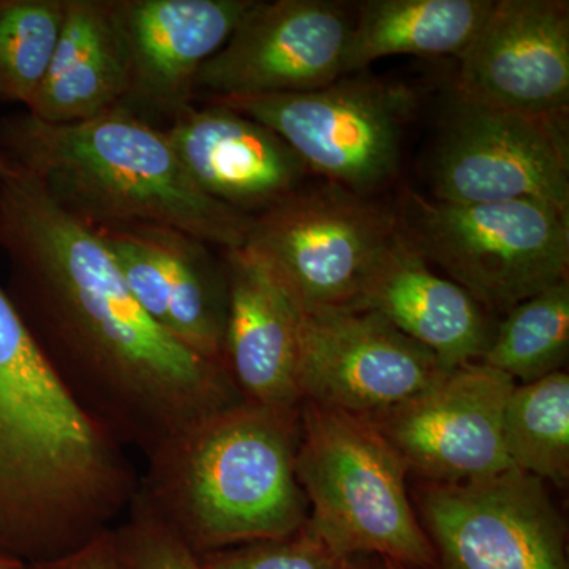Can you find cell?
Returning a JSON list of instances; mask_svg holds the SVG:
<instances>
[{
	"mask_svg": "<svg viewBox=\"0 0 569 569\" xmlns=\"http://www.w3.org/2000/svg\"><path fill=\"white\" fill-rule=\"evenodd\" d=\"M0 249L11 302L33 339L71 396L123 448L149 458L241 402L222 366L146 316L100 236L14 168L0 181Z\"/></svg>",
	"mask_w": 569,
	"mask_h": 569,
	"instance_id": "cell-1",
	"label": "cell"
},
{
	"mask_svg": "<svg viewBox=\"0 0 569 569\" xmlns=\"http://www.w3.org/2000/svg\"><path fill=\"white\" fill-rule=\"evenodd\" d=\"M129 452L71 396L0 288V550L40 567L114 530L140 492Z\"/></svg>",
	"mask_w": 569,
	"mask_h": 569,
	"instance_id": "cell-2",
	"label": "cell"
},
{
	"mask_svg": "<svg viewBox=\"0 0 569 569\" xmlns=\"http://www.w3.org/2000/svg\"><path fill=\"white\" fill-rule=\"evenodd\" d=\"M0 152L91 230L129 223L176 228L219 250L241 249L250 217L194 186L164 130L114 108L88 121L0 119Z\"/></svg>",
	"mask_w": 569,
	"mask_h": 569,
	"instance_id": "cell-3",
	"label": "cell"
},
{
	"mask_svg": "<svg viewBox=\"0 0 569 569\" xmlns=\"http://www.w3.org/2000/svg\"><path fill=\"white\" fill-rule=\"evenodd\" d=\"M296 413L241 400L201 419L146 458L138 497L198 556L293 537L309 519Z\"/></svg>",
	"mask_w": 569,
	"mask_h": 569,
	"instance_id": "cell-4",
	"label": "cell"
},
{
	"mask_svg": "<svg viewBox=\"0 0 569 569\" xmlns=\"http://www.w3.org/2000/svg\"><path fill=\"white\" fill-rule=\"evenodd\" d=\"M299 429L296 477L310 512L305 529L339 556L433 565L436 548L408 498L407 466L376 422L305 402Z\"/></svg>",
	"mask_w": 569,
	"mask_h": 569,
	"instance_id": "cell-5",
	"label": "cell"
},
{
	"mask_svg": "<svg viewBox=\"0 0 569 569\" xmlns=\"http://www.w3.org/2000/svg\"><path fill=\"white\" fill-rule=\"evenodd\" d=\"M396 213L408 244L488 312L568 280L569 213L552 206L455 203L407 189Z\"/></svg>",
	"mask_w": 569,
	"mask_h": 569,
	"instance_id": "cell-6",
	"label": "cell"
},
{
	"mask_svg": "<svg viewBox=\"0 0 569 569\" xmlns=\"http://www.w3.org/2000/svg\"><path fill=\"white\" fill-rule=\"evenodd\" d=\"M201 102L223 104L263 123L298 153L309 173L373 197L399 173L417 93L402 82L356 74L316 91Z\"/></svg>",
	"mask_w": 569,
	"mask_h": 569,
	"instance_id": "cell-7",
	"label": "cell"
},
{
	"mask_svg": "<svg viewBox=\"0 0 569 569\" xmlns=\"http://www.w3.org/2000/svg\"><path fill=\"white\" fill-rule=\"evenodd\" d=\"M396 209L335 183L302 186L254 217L247 249L301 310L351 307L399 234Z\"/></svg>",
	"mask_w": 569,
	"mask_h": 569,
	"instance_id": "cell-8",
	"label": "cell"
},
{
	"mask_svg": "<svg viewBox=\"0 0 569 569\" xmlns=\"http://www.w3.org/2000/svg\"><path fill=\"white\" fill-rule=\"evenodd\" d=\"M430 178L437 200H530L569 213L568 112L523 114L458 102Z\"/></svg>",
	"mask_w": 569,
	"mask_h": 569,
	"instance_id": "cell-9",
	"label": "cell"
},
{
	"mask_svg": "<svg viewBox=\"0 0 569 569\" xmlns=\"http://www.w3.org/2000/svg\"><path fill=\"white\" fill-rule=\"evenodd\" d=\"M299 312L302 402L376 421L449 372L432 351L376 312L356 307Z\"/></svg>",
	"mask_w": 569,
	"mask_h": 569,
	"instance_id": "cell-10",
	"label": "cell"
},
{
	"mask_svg": "<svg viewBox=\"0 0 569 569\" xmlns=\"http://www.w3.org/2000/svg\"><path fill=\"white\" fill-rule=\"evenodd\" d=\"M355 14L326 0L258 2L198 73L197 99L316 91L346 77Z\"/></svg>",
	"mask_w": 569,
	"mask_h": 569,
	"instance_id": "cell-11",
	"label": "cell"
},
{
	"mask_svg": "<svg viewBox=\"0 0 569 569\" xmlns=\"http://www.w3.org/2000/svg\"><path fill=\"white\" fill-rule=\"evenodd\" d=\"M421 509L445 569H568L563 520L541 479L518 468L433 482Z\"/></svg>",
	"mask_w": 569,
	"mask_h": 569,
	"instance_id": "cell-12",
	"label": "cell"
},
{
	"mask_svg": "<svg viewBox=\"0 0 569 569\" xmlns=\"http://www.w3.org/2000/svg\"><path fill=\"white\" fill-rule=\"evenodd\" d=\"M516 381L479 362L456 367L433 387L376 419L407 468L433 482H463L515 468L503 415Z\"/></svg>",
	"mask_w": 569,
	"mask_h": 569,
	"instance_id": "cell-13",
	"label": "cell"
},
{
	"mask_svg": "<svg viewBox=\"0 0 569 569\" xmlns=\"http://www.w3.org/2000/svg\"><path fill=\"white\" fill-rule=\"evenodd\" d=\"M254 0H111L129 86L119 104L167 129L197 99L201 67L227 43Z\"/></svg>",
	"mask_w": 569,
	"mask_h": 569,
	"instance_id": "cell-14",
	"label": "cell"
},
{
	"mask_svg": "<svg viewBox=\"0 0 569 569\" xmlns=\"http://www.w3.org/2000/svg\"><path fill=\"white\" fill-rule=\"evenodd\" d=\"M93 231L146 316L192 353L223 367V250L219 257L216 247L164 224H116Z\"/></svg>",
	"mask_w": 569,
	"mask_h": 569,
	"instance_id": "cell-15",
	"label": "cell"
},
{
	"mask_svg": "<svg viewBox=\"0 0 569 569\" xmlns=\"http://www.w3.org/2000/svg\"><path fill=\"white\" fill-rule=\"evenodd\" d=\"M459 61L458 102L523 114L568 112L569 3L493 2Z\"/></svg>",
	"mask_w": 569,
	"mask_h": 569,
	"instance_id": "cell-16",
	"label": "cell"
},
{
	"mask_svg": "<svg viewBox=\"0 0 569 569\" xmlns=\"http://www.w3.org/2000/svg\"><path fill=\"white\" fill-rule=\"evenodd\" d=\"M164 133L194 186L250 219L301 189L310 174L274 130L223 104L194 102Z\"/></svg>",
	"mask_w": 569,
	"mask_h": 569,
	"instance_id": "cell-17",
	"label": "cell"
},
{
	"mask_svg": "<svg viewBox=\"0 0 569 569\" xmlns=\"http://www.w3.org/2000/svg\"><path fill=\"white\" fill-rule=\"evenodd\" d=\"M228 280L223 367L242 400L298 411L299 307L247 247L223 250Z\"/></svg>",
	"mask_w": 569,
	"mask_h": 569,
	"instance_id": "cell-18",
	"label": "cell"
},
{
	"mask_svg": "<svg viewBox=\"0 0 569 569\" xmlns=\"http://www.w3.org/2000/svg\"><path fill=\"white\" fill-rule=\"evenodd\" d=\"M351 307L378 313L449 370L479 361L496 331L488 310L460 284L437 274L402 231Z\"/></svg>",
	"mask_w": 569,
	"mask_h": 569,
	"instance_id": "cell-19",
	"label": "cell"
},
{
	"mask_svg": "<svg viewBox=\"0 0 569 569\" xmlns=\"http://www.w3.org/2000/svg\"><path fill=\"white\" fill-rule=\"evenodd\" d=\"M127 86L111 0H66L58 44L29 114L48 123L88 121L119 108Z\"/></svg>",
	"mask_w": 569,
	"mask_h": 569,
	"instance_id": "cell-20",
	"label": "cell"
},
{
	"mask_svg": "<svg viewBox=\"0 0 569 569\" xmlns=\"http://www.w3.org/2000/svg\"><path fill=\"white\" fill-rule=\"evenodd\" d=\"M492 0H367L359 3L346 74L389 56H459L477 36Z\"/></svg>",
	"mask_w": 569,
	"mask_h": 569,
	"instance_id": "cell-21",
	"label": "cell"
},
{
	"mask_svg": "<svg viewBox=\"0 0 569 569\" xmlns=\"http://www.w3.org/2000/svg\"><path fill=\"white\" fill-rule=\"evenodd\" d=\"M509 462L523 473L553 485L569 477V377L553 372L516 387L503 415Z\"/></svg>",
	"mask_w": 569,
	"mask_h": 569,
	"instance_id": "cell-22",
	"label": "cell"
},
{
	"mask_svg": "<svg viewBox=\"0 0 569 569\" xmlns=\"http://www.w3.org/2000/svg\"><path fill=\"white\" fill-rule=\"evenodd\" d=\"M505 316L479 361L522 385L559 372L569 351L568 280L539 291Z\"/></svg>",
	"mask_w": 569,
	"mask_h": 569,
	"instance_id": "cell-23",
	"label": "cell"
},
{
	"mask_svg": "<svg viewBox=\"0 0 569 569\" xmlns=\"http://www.w3.org/2000/svg\"><path fill=\"white\" fill-rule=\"evenodd\" d=\"M66 0H0V100L31 107L61 33Z\"/></svg>",
	"mask_w": 569,
	"mask_h": 569,
	"instance_id": "cell-24",
	"label": "cell"
},
{
	"mask_svg": "<svg viewBox=\"0 0 569 569\" xmlns=\"http://www.w3.org/2000/svg\"><path fill=\"white\" fill-rule=\"evenodd\" d=\"M203 569H370L359 557L339 556L306 529L283 539L201 553Z\"/></svg>",
	"mask_w": 569,
	"mask_h": 569,
	"instance_id": "cell-25",
	"label": "cell"
},
{
	"mask_svg": "<svg viewBox=\"0 0 569 569\" xmlns=\"http://www.w3.org/2000/svg\"><path fill=\"white\" fill-rule=\"evenodd\" d=\"M130 569H203L200 556L137 497L114 529Z\"/></svg>",
	"mask_w": 569,
	"mask_h": 569,
	"instance_id": "cell-26",
	"label": "cell"
},
{
	"mask_svg": "<svg viewBox=\"0 0 569 569\" xmlns=\"http://www.w3.org/2000/svg\"><path fill=\"white\" fill-rule=\"evenodd\" d=\"M31 569H130L123 559L114 530L93 539L88 546L51 563Z\"/></svg>",
	"mask_w": 569,
	"mask_h": 569,
	"instance_id": "cell-27",
	"label": "cell"
},
{
	"mask_svg": "<svg viewBox=\"0 0 569 569\" xmlns=\"http://www.w3.org/2000/svg\"><path fill=\"white\" fill-rule=\"evenodd\" d=\"M0 569H31L28 565L22 561L13 559V557L7 556L0 550Z\"/></svg>",
	"mask_w": 569,
	"mask_h": 569,
	"instance_id": "cell-28",
	"label": "cell"
},
{
	"mask_svg": "<svg viewBox=\"0 0 569 569\" xmlns=\"http://www.w3.org/2000/svg\"><path fill=\"white\" fill-rule=\"evenodd\" d=\"M11 171H13V168H11V164L7 162L6 157L0 152V181H3L7 176H10Z\"/></svg>",
	"mask_w": 569,
	"mask_h": 569,
	"instance_id": "cell-29",
	"label": "cell"
},
{
	"mask_svg": "<svg viewBox=\"0 0 569 569\" xmlns=\"http://www.w3.org/2000/svg\"><path fill=\"white\" fill-rule=\"evenodd\" d=\"M383 569H410L406 567V565L397 563V561L385 559V568Z\"/></svg>",
	"mask_w": 569,
	"mask_h": 569,
	"instance_id": "cell-30",
	"label": "cell"
}]
</instances>
